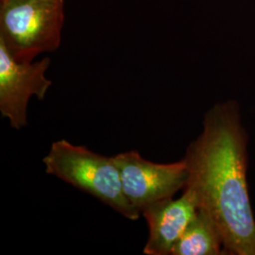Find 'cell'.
I'll list each match as a JSON object with an SVG mask.
<instances>
[{
  "instance_id": "obj_1",
  "label": "cell",
  "mask_w": 255,
  "mask_h": 255,
  "mask_svg": "<svg viewBox=\"0 0 255 255\" xmlns=\"http://www.w3.org/2000/svg\"><path fill=\"white\" fill-rule=\"evenodd\" d=\"M248 133L236 101L215 104L182 158L185 189L219 228L229 255H255V218L248 184Z\"/></svg>"
},
{
  "instance_id": "obj_2",
  "label": "cell",
  "mask_w": 255,
  "mask_h": 255,
  "mask_svg": "<svg viewBox=\"0 0 255 255\" xmlns=\"http://www.w3.org/2000/svg\"><path fill=\"white\" fill-rule=\"evenodd\" d=\"M46 173L85 192L129 220L141 214L124 195L119 168L113 157L96 153L67 140L55 141L43 158Z\"/></svg>"
},
{
  "instance_id": "obj_3",
  "label": "cell",
  "mask_w": 255,
  "mask_h": 255,
  "mask_svg": "<svg viewBox=\"0 0 255 255\" xmlns=\"http://www.w3.org/2000/svg\"><path fill=\"white\" fill-rule=\"evenodd\" d=\"M65 0H0V43L18 61L57 50L62 42Z\"/></svg>"
},
{
  "instance_id": "obj_4",
  "label": "cell",
  "mask_w": 255,
  "mask_h": 255,
  "mask_svg": "<svg viewBox=\"0 0 255 255\" xmlns=\"http://www.w3.org/2000/svg\"><path fill=\"white\" fill-rule=\"evenodd\" d=\"M113 158L119 168L124 195L141 215L148 205L173 198L186 186L188 171L183 159L158 164L143 158L136 150L121 152Z\"/></svg>"
},
{
  "instance_id": "obj_5",
  "label": "cell",
  "mask_w": 255,
  "mask_h": 255,
  "mask_svg": "<svg viewBox=\"0 0 255 255\" xmlns=\"http://www.w3.org/2000/svg\"><path fill=\"white\" fill-rule=\"evenodd\" d=\"M51 60L18 61L0 43V113L16 130L27 125V105L31 97L43 101L52 82L46 73Z\"/></svg>"
},
{
  "instance_id": "obj_6",
  "label": "cell",
  "mask_w": 255,
  "mask_h": 255,
  "mask_svg": "<svg viewBox=\"0 0 255 255\" xmlns=\"http://www.w3.org/2000/svg\"><path fill=\"white\" fill-rule=\"evenodd\" d=\"M199 210L194 195L183 189L178 199L156 201L142 211L148 227L143 253L146 255H171L172 249Z\"/></svg>"
},
{
  "instance_id": "obj_7",
  "label": "cell",
  "mask_w": 255,
  "mask_h": 255,
  "mask_svg": "<svg viewBox=\"0 0 255 255\" xmlns=\"http://www.w3.org/2000/svg\"><path fill=\"white\" fill-rule=\"evenodd\" d=\"M227 255L219 228L213 219L199 209L172 249L171 255Z\"/></svg>"
}]
</instances>
